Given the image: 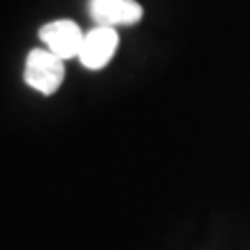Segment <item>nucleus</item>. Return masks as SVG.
Wrapping results in <instances>:
<instances>
[{
	"label": "nucleus",
	"mask_w": 250,
	"mask_h": 250,
	"mask_svg": "<svg viewBox=\"0 0 250 250\" xmlns=\"http://www.w3.org/2000/svg\"><path fill=\"white\" fill-rule=\"evenodd\" d=\"M23 80L29 88L38 90L44 96H50L65 80V62L48 48H34L25 59Z\"/></svg>",
	"instance_id": "nucleus-1"
},
{
	"label": "nucleus",
	"mask_w": 250,
	"mask_h": 250,
	"mask_svg": "<svg viewBox=\"0 0 250 250\" xmlns=\"http://www.w3.org/2000/svg\"><path fill=\"white\" fill-rule=\"evenodd\" d=\"M117 46H119V34L115 31V27L96 25L88 34H83V42L77 59L82 61L85 69L98 71L115 57Z\"/></svg>",
	"instance_id": "nucleus-2"
},
{
	"label": "nucleus",
	"mask_w": 250,
	"mask_h": 250,
	"mask_svg": "<svg viewBox=\"0 0 250 250\" xmlns=\"http://www.w3.org/2000/svg\"><path fill=\"white\" fill-rule=\"evenodd\" d=\"M88 13L96 25L117 27L138 23L142 19L144 9L136 0H90Z\"/></svg>",
	"instance_id": "nucleus-4"
},
{
	"label": "nucleus",
	"mask_w": 250,
	"mask_h": 250,
	"mask_svg": "<svg viewBox=\"0 0 250 250\" xmlns=\"http://www.w3.org/2000/svg\"><path fill=\"white\" fill-rule=\"evenodd\" d=\"M40 40L46 44V48L50 52H54L62 61H67L80 54L83 31L80 27V23H75L71 19H59L40 27Z\"/></svg>",
	"instance_id": "nucleus-3"
}]
</instances>
